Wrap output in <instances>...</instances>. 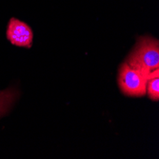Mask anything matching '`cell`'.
<instances>
[{
    "label": "cell",
    "mask_w": 159,
    "mask_h": 159,
    "mask_svg": "<svg viewBox=\"0 0 159 159\" xmlns=\"http://www.w3.org/2000/svg\"><path fill=\"white\" fill-rule=\"evenodd\" d=\"M148 75L128 63L121 64L118 70V86L121 93L129 97H143L147 93Z\"/></svg>",
    "instance_id": "cell-2"
},
{
    "label": "cell",
    "mask_w": 159,
    "mask_h": 159,
    "mask_svg": "<svg viewBox=\"0 0 159 159\" xmlns=\"http://www.w3.org/2000/svg\"><path fill=\"white\" fill-rule=\"evenodd\" d=\"M7 39L13 46L31 49L34 41V32L27 23L11 17L6 31Z\"/></svg>",
    "instance_id": "cell-3"
},
{
    "label": "cell",
    "mask_w": 159,
    "mask_h": 159,
    "mask_svg": "<svg viewBox=\"0 0 159 159\" xmlns=\"http://www.w3.org/2000/svg\"><path fill=\"white\" fill-rule=\"evenodd\" d=\"M126 63L150 75L159 70V41L152 36H140L133 52L127 57Z\"/></svg>",
    "instance_id": "cell-1"
},
{
    "label": "cell",
    "mask_w": 159,
    "mask_h": 159,
    "mask_svg": "<svg viewBox=\"0 0 159 159\" xmlns=\"http://www.w3.org/2000/svg\"><path fill=\"white\" fill-rule=\"evenodd\" d=\"M19 96V93L14 88L0 91V119L7 115Z\"/></svg>",
    "instance_id": "cell-4"
},
{
    "label": "cell",
    "mask_w": 159,
    "mask_h": 159,
    "mask_svg": "<svg viewBox=\"0 0 159 159\" xmlns=\"http://www.w3.org/2000/svg\"><path fill=\"white\" fill-rule=\"evenodd\" d=\"M146 94H148L151 100L155 102L159 100V70L153 71L148 78Z\"/></svg>",
    "instance_id": "cell-5"
}]
</instances>
